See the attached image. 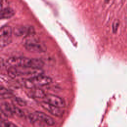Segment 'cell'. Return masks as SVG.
Segmentation results:
<instances>
[{"label":"cell","instance_id":"obj_18","mask_svg":"<svg viewBox=\"0 0 127 127\" xmlns=\"http://www.w3.org/2000/svg\"><path fill=\"white\" fill-rule=\"evenodd\" d=\"M109 1H110V0H105V2H106V3H108Z\"/></svg>","mask_w":127,"mask_h":127},{"label":"cell","instance_id":"obj_10","mask_svg":"<svg viewBox=\"0 0 127 127\" xmlns=\"http://www.w3.org/2000/svg\"><path fill=\"white\" fill-rule=\"evenodd\" d=\"M0 111L5 116L7 117H11L13 114V106L10 105L7 102H3L0 104Z\"/></svg>","mask_w":127,"mask_h":127},{"label":"cell","instance_id":"obj_12","mask_svg":"<svg viewBox=\"0 0 127 127\" xmlns=\"http://www.w3.org/2000/svg\"><path fill=\"white\" fill-rule=\"evenodd\" d=\"M31 89V90L29 92V95L32 97L44 98L46 95L43 90L39 88H34Z\"/></svg>","mask_w":127,"mask_h":127},{"label":"cell","instance_id":"obj_17","mask_svg":"<svg viewBox=\"0 0 127 127\" xmlns=\"http://www.w3.org/2000/svg\"><path fill=\"white\" fill-rule=\"evenodd\" d=\"M15 102L17 104L20 106H24L26 105V102L23 100L22 99L18 97H16L14 99Z\"/></svg>","mask_w":127,"mask_h":127},{"label":"cell","instance_id":"obj_4","mask_svg":"<svg viewBox=\"0 0 127 127\" xmlns=\"http://www.w3.org/2000/svg\"><path fill=\"white\" fill-rule=\"evenodd\" d=\"M52 81V79L50 77L41 73L26 79L24 81V84L26 88L31 89L47 85Z\"/></svg>","mask_w":127,"mask_h":127},{"label":"cell","instance_id":"obj_14","mask_svg":"<svg viewBox=\"0 0 127 127\" xmlns=\"http://www.w3.org/2000/svg\"><path fill=\"white\" fill-rule=\"evenodd\" d=\"M0 127H17V126L12 123L10 122L1 121L0 122Z\"/></svg>","mask_w":127,"mask_h":127},{"label":"cell","instance_id":"obj_11","mask_svg":"<svg viewBox=\"0 0 127 127\" xmlns=\"http://www.w3.org/2000/svg\"><path fill=\"white\" fill-rule=\"evenodd\" d=\"M15 14L14 10L10 7L1 9L0 11V19H7L12 17Z\"/></svg>","mask_w":127,"mask_h":127},{"label":"cell","instance_id":"obj_15","mask_svg":"<svg viewBox=\"0 0 127 127\" xmlns=\"http://www.w3.org/2000/svg\"><path fill=\"white\" fill-rule=\"evenodd\" d=\"M13 109L14 114H15L17 116L19 117H23V116L24 115V113L19 108L14 106H13Z\"/></svg>","mask_w":127,"mask_h":127},{"label":"cell","instance_id":"obj_13","mask_svg":"<svg viewBox=\"0 0 127 127\" xmlns=\"http://www.w3.org/2000/svg\"><path fill=\"white\" fill-rule=\"evenodd\" d=\"M0 95L1 99L9 98L12 96V93L7 89L1 86L0 89Z\"/></svg>","mask_w":127,"mask_h":127},{"label":"cell","instance_id":"obj_1","mask_svg":"<svg viewBox=\"0 0 127 127\" xmlns=\"http://www.w3.org/2000/svg\"><path fill=\"white\" fill-rule=\"evenodd\" d=\"M6 64L10 66H25L34 68L41 69L44 64L39 59H30L23 57H12L8 59Z\"/></svg>","mask_w":127,"mask_h":127},{"label":"cell","instance_id":"obj_5","mask_svg":"<svg viewBox=\"0 0 127 127\" xmlns=\"http://www.w3.org/2000/svg\"><path fill=\"white\" fill-rule=\"evenodd\" d=\"M29 119L33 124L42 122L47 126H52L55 124V121L51 117L44 113L38 111L30 114L29 116Z\"/></svg>","mask_w":127,"mask_h":127},{"label":"cell","instance_id":"obj_16","mask_svg":"<svg viewBox=\"0 0 127 127\" xmlns=\"http://www.w3.org/2000/svg\"><path fill=\"white\" fill-rule=\"evenodd\" d=\"M120 25V21L118 19H116L114 21L112 24V30L114 33H116L118 30Z\"/></svg>","mask_w":127,"mask_h":127},{"label":"cell","instance_id":"obj_8","mask_svg":"<svg viewBox=\"0 0 127 127\" xmlns=\"http://www.w3.org/2000/svg\"><path fill=\"white\" fill-rule=\"evenodd\" d=\"M40 105L51 114L56 117H61L64 114V112L61 108L54 106L44 101L40 102Z\"/></svg>","mask_w":127,"mask_h":127},{"label":"cell","instance_id":"obj_6","mask_svg":"<svg viewBox=\"0 0 127 127\" xmlns=\"http://www.w3.org/2000/svg\"><path fill=\"white\" fill-rule=\"evenodd\" d=\"M12 30L9 26H3L0 29V48L2 49L9 45L12 41Z\"/></svg>","mask_w":127,"mask_h":127},{"label":"cell","instance_id":"obj_7","mask_svg":"<svg viewBox=\"0 0 127 127\" xmlns=\"http://www.w3.org/2000/svg\"><path fill=\"white\" fill-rule=\"evenodd\" d=\"M43 99H44V101L59 108H62L65 106V103L64 100L57 95L46 94Z\"/></svg>","mask_w":127,"mask_h":127},{"label":"cell","instance_id":"obj_2","mask_svg":"<svg viewBox=\"0 0 127 127\" xmlns=\"http://www.w3.org/2000/svg\"><path fill=\"white\" fill-rule=\"evenodd\" d=\"M23 43L26 50L31 52L42 53L45 52L47 50L46 45L36 38L35 33L25 36L23 38Z\"/></svg>","mask_w":127,"mask_h":127},{"label":"cell","instance_id":"obj_3","mask_svg":"<svg viewBox=\"0 0 127 127\" xmlns=\"http://www.w3.org/2000/svg\"><path fill=\"white\" fill-rule=\"evenodd\" d=\"M9 77L14 78L21 76H31V77L41 74V69L25 66H10L7 69Z\"/></svg>","mask_w":127,"mask_h":127},{"label":"cell","instance_id":"obj_9","mask_svg":"<svg viewBox=\"0 0 127 127\" xmlns=\"http://www.w3.org/2000/svg\"><path fill=\"white\" fill-rule=\"evenodd\" d=\"M13 33L16 36H21L23 35L25 36L29 34L35 33V30L32 27L23 26L15 27L13 30Z\"/></svg>","mask_w":127,"mask_h":127}]
</instances>
